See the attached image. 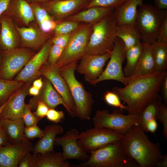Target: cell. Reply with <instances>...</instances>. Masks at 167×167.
<instances>
[{"instance_id": "6da1fadb", "label": "cell", "mask_w": 167, "mask_h": 167, "mask_svg": "<svg viewBox=\"0 0 167 167\" xmlns=\"http://www.w3.org/2000/svg\"><path fill=\"white\" fill-rule=\"evenodd\" d=\"M167 71L154 72L135 78L123 88L117 87L113 91L127 104L130 115H138L157 95Z\"/></svg>"}, {"instance_id": "7a4b0ae2", "label": "cell", "mask_w": 167, "mask_h": 167, "mask_svg": "<svg viewBox=\"0 0 167 167\" xmlns=\"http://www.w3.org/2000/svg\"><path fill=\"white\" fill-rule=\"evenodd\" d=\"M139 123L124 135L120 144L125 153L139 167H159L163 156L159 143L151 141Z\"/></svg>"}, {"instance_id": "3957f363", "label": "cell", "mask_w": 167, "mask_h": 167, "mask_svg": "<svg viewBox=\"0 0 167 167\" xmlns=\"http://www.w3.org/2000/svg\"><path fill=\"white\" fill-rule=\"evenodd\" d=\"M113 12L92 25L84 54L101 55L111 52L117 37V23Z\"/></svg>"}, {"instance_id": "277c9868", "label": "cell", "mask_w": 167, "mask_h": 167, "mask_svg": "<svg viewBox=\"0 0 167 167\" xmlns=\"http://www.w3.org/2000/svg\"><path fill=\"white\" fill-rule=\"evenodd\" d=\"M88 159L79 165L80 167H139L133 159L124 152L120 140L90 151Z\"/></svg>"}, {"instance_id": "5b68a950", "label": "cell", "mask_w": 167, "mask_h": 167, "mask_svg": "<svg viewBox=\"0 0 167 167\" xmlns=\"http://www.w3.org/2000/svg\"><path fill=\"white\" fill-rule=\"evenodd\" d=\"M77 62H72L59 69L67 83L74 100L77 117L82 120L90 119L93 100L91 94L87 91L75 75Z\"/></svg>"}, {"instance_id": "8992f818", "label": "cell", "mask_w": 167, "mask_h": 167, "mask_svg": "<svg viewBox=\"0 0 167 167\" xmlns=\"http://www.w3.org/2000/svg\"><path fill=\"white\" fill-rule=\"evenodd\" d=\"M167 15V10L150 4L139 6L134 24L142 42L152 44L156 41L159 29Z\"/></svg>"}, {"instance_id": "52a82bcc", "label": "cell", "mask_w": 167, "mask_h": 167, "mask_svg": "<svg viewBox=\"0 0 167 167\" xmlns=\"http://www.w3.org/2000/svg\"><path fill=\"white\" fill-rule=\"evenodd\" d=\"M92 29V24L82 23L71 34L69 41L55 66L59 69L80 59L85 54Z\"/></svg>"}, {"instance_id": "ba28073f", "label": "cell", "mask_w": 167, "mask_h": 167, "mask_svg": "<svg viewBox=\"0 0 167 167\" xmlns=\"http://www.w3.org/2000/svg\"><path fill=\"white\" fill-rule=\"evenodd\" d=\"M120 109L110 113L107 110H98L92 118L94 126L116 131L124 135L134 125L139 123L138 115L123 114Z\"/></svg>"}, {"instance_id": "9c48e42d", "label": "cell", "mask_w": 167, "mask_h": 167, "mask_svg": "<svg viewBox=\"0 0 167 167\" xmlns=\"http://www.w3.org/2000/svg\"><path fill=\"white\" fill-rule=\"evenodd\" d=\"M122 134L114 130L94 126L79 134L78 143L86 152L121 140Z\"/></svg>"}, {"instance_id": "30bf717a", "label": "cell", "mask_w": 167, "mask_h": 167, "mask_svg": "<svg viewBox=\"0 0 167 167\" xmlns=\"http://www.w3.org/2000/svg\"><path fill=\"white\" fill-rule=\"evenodd\" d=\"M126 49L122 40L117 37L114 46L110 54L109 60L105 69L100 76L91 84L95 85L102 81L112 80L126 85V77L124 73L122 64L126 59Z\"/></svg>"}, {"instance_id": "8fae6325", "label": "cell", "mask_w": 167, "mask_h": 167, "mask_svg": "<svg viewBox=\"0 0 167 167\" xmlns=\"http://www.w3.org/2000/svg\"><path fill=\"white\" fill-rule=\"evenodd\" d=\"M3 56L0 78L12 80L24 68L33 56V53L25 48H15L1 51Z\"/></svg>"}, {"instance_id": "7c38bea8", "label": "cell", "mask_w": 167, "mask_h": 167, "mask_svg": "<svg viewBox=\"0 0 167 167\" xmlns=\"http://www.w3.org/2000/svg\"><path fill=\"white\" fill-rule=\"evenodd\" d=\"M40 73V75L44 76L50 81L61 96L68 109V113L71 117H77L74 100L68 86L61 76L59 69L56 66H51L48 64L42 66Z\"/></svg>"}, {"instance_id": "4fadbf2b", "label": "cell", "mask_w": 167, "mask_h": 167, "mask_svg": "<svg viewBox=\"0 0 167 167\" xmlns=\"http://www.w3.org/2000/svg\"><path fill=\"white\" fill-rule=\"evenodd\" d=\"M89 2V0H52L41 4L54 20L60 22L84 9Z\"/></svg>"}, {"instance_id": "5bb4252c", "label": "cell", "mask_w": 167, "mask_h": 167, "mask_svg": "<svg viewBox=\"0 0 167 167\" xmlns=\"http://www.w3.org/2000/svg\"><path fill=\"white\" fill-rule=\"evenodd\" d=\"M79 135V131L73 128L67 131L62 136L55 138L54 144L62 147V154L65 160L75 159L84 162L89 158V155L82 148L78 143Z\"/></svg>"}, {"instance_id": "9a60e30c", "label": "cell", "mask_w": 167, "mask_h": 167, "mask_svg": "<svg viewBox=\"0 0 167 167\" xmlns=\"http://www.w3.org/2000/svg\"><path fill=\"white\" fill-rule=\"evenodd\" d=\"M51 45V40L49 39L39 51L31 58L14 79L26 83L40 75V69L47 60Z\"/></svg>"}, {"instance_id": "2e32d148", "label": "cell", "mask_w": 167, "mask_h": 167, "mask_svg": "<svg viewBox=\"0 0 167 167\" xmlns=\"http://www.w3.org/2000/svg\"><path fill=\"white\" fill-rule=\"evenodd\" d=\"M110 54L101 55L84 54L80 59L76 70L79 73L84 75L86 81L91 84L103 72V68L109 59Z\"/></svg>"}, {"instance_id": "e0dca14e", "label": "cell", "mask_w": 167, "mask_h": 167, "mask_svg": "<svg viewBox=\"0 0 167 167\" xmlns=\"http://www.w3.org/2000/svg\"><path fill=\"white\" fill-rule=\"evenodd\" d=\"M29 82H26L10 96L1 113L0 118L17 120L22 118L25 99L28 94Z\"/></svg>"}, {"instance_id": "ac0fdd59", "label": "cell", "mask_w": 167, "mask_h": 167, "mask_svg": "<svg viewBox=\"0 0 167 167\" xmlns=\"http://www.w3.org/2000/svg\"><path fill=\"white\" fill-rule=\"evenodd\" d=\"M32 143L9 145L0 147V167H17L23 156L33 149Z\"/></svg>"}, {"instance_id": "d6986e66", "label": "cell", "mask_w": 167, "mask_h": 167, "mask_svg": "<svg viewBox=\"0 0 167 167\" xmlns=\"http://www.w3.org/2000/svg\"><path fill=\"white\" fill-rule=\"evenodd\" d=\"M0 50L5 51L17 48L18 44L17 31L10 17L3 14L0 18Z\"/></svg>"}, {"instance_id": "ffe728a7", "label": "cell", "mask_w": 167, "mask_h": 167, "mask_svg": "<svg viewBox=\"0 0 167 167\" xmlns=\"http://www.w3.org/2000/svg\"><path fill=\"white\" fill-rule=\"evenodd\" d=\"M21 40L23 47L36 49L40 48L49 40L48 34L33 26L28 28L15 26Z\"/></svg>"}, {"instance_id": "44dd1931", "label": "cell", "mask_w": 167, "mask_h": 167, "mask_svg": "<svg viewBox=\"0 0 167 167\" xmlns=\"http://www.w3.org/2000/svg\"><path fill=\"white\" fill-rule=\"evenodd\" d=\"M0 124L11 144L31 143L25 135V125L22 118H0Z\"/></svg>"}, {"instance_id": "7402d4cb", "label": "cell", "mask_w": 167, "mask_h": 167, "mask_svg": "<svg viewBox=\"0 0 167 167\" xmlns=\"http://www.w3.org/2000/svg\"><path fill=\"white\" fill-rule=\"evenodd\" d=\"M143 43V48L141 56L132 75L126 78V85L135 78L155 72V64L151 49V44Z\"/></svg>"}, {"instance_id": "603a6c76", "label": "cell", "mask_w": 167, "mask_h": 167, "mask_svg": "<svg viewBox=\"0 0 167 167\" xmlns=\"http://www.w3.org/2000/svg\"><path fill=\"white\" fill-rule=\"evenodd\" d=\"M43 83L42 92L39 96L31 100L29 104L32 109L36 108L37 103L41 101L45 103L49 109H55L59 105H62L68 112V109L58 93L54 88L50 81L45 78Z\"/></svg>"}, {"instance_id": "cb8c5ba5", "label": "cell", "mask_w": 167, "mask_h": 167, "mask_svg": "<svg viewBox=\"0 0 167 167\" xmlns=\"http://www.w3.org/2000/svg\"><path fill=\"white\" fill-rule=\"evenodd\" d=\"M43 131L44 135L33 147V154L54 151L55 139L57 135L63 133V129L61 126L55 124L46 126Z\"/></svg>"}, {"instance_id": "d4e9b609", "label": "cell", "mask_w": 167, "mask_h": 167, "mask_svg": "<svg viewBox=\"0 0 167 167\" xmlns=\"http://www.w3.org/2000/svg\"><path fill=\"white\" fill-rule=\"evenodd\" d=\"M111 7L93 6L83 9L64 20H71L93 24L114 11Z\"/></svg>"}, {"instance_id": "484cf974", "label": "cell", "mask_w": 167, "mask_h": 167, "mask_svg": "<svg viewBox=\"0 0 167 167\" xmlns=\"http://www.w3.org/2000/svg\"><path fill=\"white\" fill-rule=\"evenodd\" d=\"M143 0H126L116 8L113 14L117 24H134L138 6L142 5Z\"/></svg>"}, {"instance_id": "4316f807", "label": "cell", "mask_w": 167, "mask_h": 167, "mask_svg": "<svg viewBox=\"0 0 167 167\" xmlns=\"http://www.w3.org/2000/svg\"><path fill=\"white\" fill-rule=\"evenodd\" d=\"M36 155V167H74L79 165L72 164L66 161L62 153L54 151L38 153Z\"/></svg>"}, {"instance_id": "83f0119b", "label": "cell", "mask_w": 167, "mask_h": 167, "mask_svg": "<svg viewBox=\"0 0 167 167\" xmlns=\"http://www.w3.org/2000/svg\"><path fill=\"white\" fill-rule=\"evenodd\" d=\"M116 34L123 42L127 50L141 41L134 24H117Z\"/></svg>"}, {"instance_id": "f1b7e54d", "label": "cell", "mask_w": 167, "mask_h": 167, "mask_svg": "<svg viewBox=\"0 0 167 167\" xmlns=\"http://www.w3.org/2000/svg\"><path fill=\"white\" fill-rule=\"evenodd\" d=\"M14 11L26 25H28L35 20V16L30 4L26 0H11L5 11Z\"/></svg>"}, {"instance_id": "f546056e", "label": "cell", "mask_w": 167, "mask_h": 167, "mask_svg": "<svg viewBox=\"0 0 167 167\" xmlns=\"http://www.w3.org/2000/svg\"><path fill=\"white\" fill-rule=\"evenodd\" d=\"M155 72L166 71L167 67V43L156 41L151 44Z\"/></svg>"}, {"instance_id": "4dcf8cb0", "label": "cell", "mask_w": 167, "mask_h": 167, "mask_svg": "<svg viewBox=\"0 0 167 167\" xmlns=\"http://www.w3.org/2000/svg\"><path fill=\"white\" fill-rule=\"evenodd\" d=\"M143 48L142 41L126 50V63L124 68L125 76L128 77L132 75L141 56Z\"/></svg>"}, {"instance_id": "1f68e13d", "label": "cell", "mask_w": 167, "mask_h": 167, "mask_svg": "<svg viewBox=\"0 0 167 167\" xmlns=\"http://www.w3.org/2000/svg\"><path fill=\"white\" fill-rule=\"evenodd\" d=\"M162 99L159 95L149 103L138 115L139 123L143 130L146 123L153 119H156Z\"/></svg>"}, {"instance_id": "d6a6232c", "label": "cell", "mask_w": 167, "mask_h": 167, "mask_svg": "<svg viewBox=\"0 0 167 167\" xmlns=\"http://www.w3.org/2000/svg\"><path fill=\"white\" fill-rule=\"evenodd\" d=\"M24 83L16 80L0 78V105L5 103L10 96Z\"/></svg>"}, {"instance_id": "836d02e7", "label": "cell", "mask_w": 167, "mask_h": 167, "mask_svg": "<svg viewBox=\"0 0 167 167\" xmlns=\"http://www.w3.org/2000/svg\"><path fill=\"white\" fill-rule=\"evenodd\" d=\"M82 23L71 20L60 21L57 24L54 31V35L71 34L77 30Z\"/></svg>"}, {"instance_id": "e575fe53", "label": "cell", "mask_w": 167, "mask_h": 167, "mask_svg": "<svg viewBox=\"0 0 167 167\" xmlns=\"http://www.w3.org/2000/svg\"><path fill=\"white\" fill-rule=\"evenodd\" d=\"M30 3L39 25L45 20L53 19L41 4L34 2Z\"/></svg>"}, {"instance_id": "d590c367", "label": "cell", "mask_w": 167, "mask_h": 167, "mask_svg": "<svg viewBox=\"0 0 167 167\" xmlns=\"http://www.w3.org/2000/svg\"><path fill=\"white\" fill-rule=\"evenodd\" d=\"M30 105L25 104L22 119L25 127H28L37 125L40 120L31 111Z\"/></svg>"}, {"instance_id": "8d00e7d4", "label": "cell", "mask_w": 167, "mask_h": 167, "mask_svg": "<svg viewBox=\"0 0 167 167\" xmlns=\"http://www.w3.org/2000/svg\"><path fill=\"white\" fill-rule=\"evenodd\" d=\"M126 0H89L88 3L84 9L93 6L111 7L115 9Z\"/></svg>"}, {"instance_id": "74e56055", "label": "cell", "mask_w": 167, "mask_h": 167, "mask_svg": "<svg viewBox=\"0 0 167 167\" xmlns=\"http://www.w3.org/2000/svg\"><path fill=\"white\" fill-rule=\"evenodd\" d=\"M104 99L109 105L119 108L121 110H127V106L121 103L118 95L113 91L106 92L104 95Z\"/></svg>"}, {"instance_id": "f35d334b", "label": "cell", "mask_w": 167, "mask_h": 167, "mask_svg": "<svg viewBox=\"0 0 167 167\" xmlns=\"http://www.w3.org/2000/svg\"><path fill=\"white\" fill-rule=\"evenodd\" d=\"M64 48L52 44L50 47L47 59L48 64L55 66L60 58Z\"/></svg>"}, {"instance_id": "ab89813d", "label": "cell", "mask_w": 167, "mask_h": 167, "mask_svg": "<svg viewBox=\"0 0 167 167\" xmlns=\"http://www.w3.org/2000/svg\"><path fill=\"white\" fill-rule=\"evenodd\" d=\"M163 125V136L166 139L167 138V107L166 104L162 103L159 106L156 117Z\"/></svg>"}, {"instance_id": "60d3db41", "label": "cell", "mask_w": 167, "mask_h": 167, "mask_svg": "<svg viewBox=\"0 0 167 167\" xmlns=\"http://www.w3.org/2000/svg\"><path fill=\"white\" fill-rule=\"evenodd\" d=\"M24 133L28 139L36 138H41L44 135V131L41 129L37 125L28 127H25Z\"/></svg>"}, {"instance_id": "b9f144b4", "label": "cell", "mask_w": 167, "mask_h": 167, "mask_svg": "<svg viewBox=\"0 0 167 167\" xmlns=\"http://www.w3.org/2000/svg\"><path fill=\"white\" fill-rule=\"evenodd\" d=\"M28 152L25 153L20 159L19 167H36V155Z\"/></svg>"}, {"instance_id": "7bdbcfd3", "label": "cell", "mask_w": 167, "mask_h": 167, "mask_svg": "<svg viewBox=\"0 0 167 167\" xmlns=\"http://www.w3.org/2000/svg\"><path fill=\"white\" fill-rule=\"evenodd\" d=\"M64 114L62 111H58L54 109H49L46 115L47 118L55 123L61 122L64 118Z\"/></svg>"}, {"instance_id": "ee69618b", "label": "cell", "mask_w": 167, "mask_h": 167, "mask_svg": "<svg viewBox=\"0 0 167 167\" xmlns=\"http://www.w3.org/2000/svg\"><path fill=\"white\" fill-rule=\"evenodd\" d=\"M59 22L52 19L45 20L39 25L41 31L48 34L49 33L54 31L57 24Z\"/></svg>"}, {"instance_id": "f6af8a7d", "label": "cell", "mask_w": 167, "mask_h": 167, "mask_svg": "<svg viewBox=\"0 0 167 167\" xmlns=\"http://www.w3.org/2000/svg\"><path fill=\"white\" fill-rule=\"evenodd\" d=\"M71 34L54 35L51 39L52 44L65 48L70 39Z\"/></svg>"}, {"instance_id": "bcb514c9", "label": "cell", "mask_w": 167, "mask_h": 167, "mask_svg": "<svg viewBox=\"0 0 167 167\" xmlns=\"http://www.w3.org/2000/svg\"><path fill=\"white\" fill-rule=\"evenodd\" d=\"M156 41L167 43V15L159 28Z\"/></svg>"}, {"instance_id": "7dc6e473", "label": "cell", "mask_w": 167, "mask_h": 167, "mask_svg": "<svg viewBox=\"0 0 167 167\" xmlns=\"http://www.w3.org/2000/svg\"><path fill=\"white\" fill-rule=\"evenodd\" d=\"M36 110L34 114L40 120L46 116L49 108L44 102L41 101H37Z\"/></svg>"}, {"instance_id": "c3c4849f", "label": "cell", "mask_w": 167, "mask_h": 167, "mask_svg": "<svg viewBox=\"0 0 167 167\" xmlns=\"http://www.w3.org/2000/svg\"><path fill=\"white\" fill-rule=\"evenodd\" d=\"M156 120V119L154 118L148 122L146 124L144 131L155 134L158 127Z\"/></svg>"}, {"instance_id": "681fc988", "label": "cell", "mask_w": 167, "mask_h": 167, "mask_svg": "<svg viewBox=\"0 0 167 167\" xmlns=\"http://www.w3.org/2000/svg\"><path fill=\"white\" fill-rule=\"evenodd\" d=\"M11 144L0 124V147Z\"/></svg>"}, {"instance_id": "f907efd6", "label": "cell", "mask_w": 167, "mask_h": 167, "mask_svg": "<svg viewBox=\"0 0 167 167\" xmlns=\"http://www.w3.org/2000/svg\"><path fill=\"white\" fill-rule=\"evenodd\" d=\"M162 90V99L165 104L167 103V76L164 78L161 85Z\"/></svg>"}, {"instance_id": "816d5d0a", "label": "cell", "mask_w": 167, "mask_h": 167, "mask_svg": "<svg viewBox=\"0 0 167 167\" xmlns=\"http://www.w3.org/2000/svg\"><path fill=\"white\" fill-rule=\"evenodd\" d=\"M154 6L161 10L167 9V0H153Z\"/></svg>"}, {"instance_id": "f5cc1de1", "label": "cell", "mask_w": 167, "mask_h": 167, "mask_svg": "<svg viewBox=\"0 0 167 167\" xmlns=\"http://www.w3.org/2000/svg\"><path fill=\"white\" fill-rule=\"evenodd\" d=\"M11 0H0V18L7 9Z\"/></svg>"}, {"instance_id": "db71d44e", "label": "cell", "mask_w": 167, "mask_h": 167, "mask_svg": "<svg viewBox=\"0 0 167 167\" xmlns=\"http://www.w3.org/2000/svg\"><path fill=\"white\" fill-rule=\"evenodd\" d=\"M40 92V90L32 86L29 88L28 94L30 95L36 96L39 95Z\"/></svg>"}, {"instance_id": "11a10c76", "label": "cell", "mask_w": 167, "mask_h": 167, "mask_svg": "<svg viewBox=\"0 0 167 167\" xmlns=\"http://www.w3.org/2000/svg\"><path fill=\"white\" fill-rule=\"evenodd\" d=\"M43 82L41 78H40L36 79L33 83V86L37 88L39 90H41L43 87Z\"/></svg>"}, {"instance_id": "9f6ffc18", "label": "cell", "mask_w": 167, "mask_h": 167, "mask_svg": "<svg viewBox=\"0 0 167 167\" xmlns=\"http://www.w3.org/2000/svg\"><path fill=\"white\" fill-rule=\"evenodd\" d=\"M167 167V155L163 156L161 160L159 165V167Z\"/></svg>"}, {"instance_id": "6f0895ef", "label": "cell", "mask_w": 167, "mask_h": 167, "mask_svg": "<svg viewBox=\"0 0 167 167\" xmlns=\"http://www.w3.org/2000/svg\"><path fill=\"white\" fill-rule=\"evenodd\" d=\"M29 3H37L40 4H42L52 0H26Z\"/></svg>"}, {"instance_id": "680465c9", "label": "cell", "mask_w": 167, "mask_h": 167, "mask_svg": "<svg viewBox=\"0 0 167 167\" xmlns=\"http://www.w3.org/2000/svg\"><path fill=\"white\" fill-rule=\"evenodd\" d=\"M3 60V56L1 50H0V71L2 65Z\"/></svg>"}, {"instance_id": "91938a15", "label": "cell", "mask_w": 167, "mask_h": 167, "mask_svg": "<svg viewBox=\"0 0 167 167\" xmlns=\"http://www.w3.org/2000/svg\"><path fill=\"white\" fill-rule=\"evenodd\" d=\"M7 101H8V100L5 103H4L2 105H0V115L2 111V109H3V108L5 106L7 102Z\"/></svg>"}, {"instance_id": "94428289", "label": "cell", "mask_w": 167, "mask_h": 167, "mask_svg": "<svg viewBox=\"0 0 167 167\" xmlns=\"http://www.w3.org/2000/svg\"><path fill=\"white\" fill-rule=\"evenodd\" d=\"M1 24H0V30H1Z\"/></svg>"}, {"instance_id": "6125c7cd", "label": "cell", "mask_w": 167, "mask_h": 167, "mask_svg": "<svg viewBox=\"0 0 167 167\" xmlns=\"http://www.w3.org/2000/svg\"></svg>"}]
</instances>
